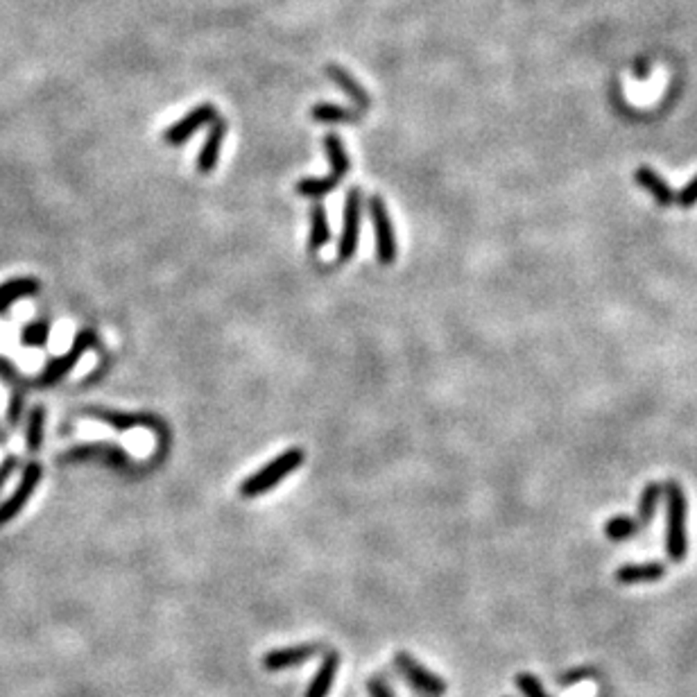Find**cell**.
Segmentation results:
<instances>
[{
  "mask_svg": "<svg viewBox=\"0 0 697 697\" xmlns=\"http://www.w3.org/2000/svg\"><path fill=\"white\" fill-rule=\"evenodd\" d=\"M666 494V552L670 561H684L688 555L686 537V496L679 482L668 481Z\"/></svg>",
  "mask_w": 697,
  "mask_h": 697,
  "instance_id": "6da1fadb",
  "label": "cell"
},
{
  "mask_svg": "<svg viewBox=\"0 0 697 697\" xmlns=\"http://www.w3.org/2000/svg\"><path fill=\"white\" fill-rule=\"evenodd\" d=\"M304 464V451L302 448H287L281 455L269 460L263 469L247 476L241 482V496L243 498H259V496L268 494L277 485H281L290 473L297 472Z\"/></svg>",
  "mask_w": 697,
  "mask_h": 697,
  "instance_id": "7a4b0ae2",
  "label": "cell"
},
{
  "mask_svg": "<svg viewBox=\"0 0 697 697\" xmlns=\"http://www.w3.org/2000/svg\"><path fill=\"white\" fill-rule=\"evenodd\" d=\"M360 216H363V190L354 186V189H348L347 198H344L342 234H340L338 243V260H342V263H348L358 250Z\"/></svg>",
  "mask_w": 697,
  "mask_h": 697,
  "instance_id": "3957f363",
  "label": "cell"
},
{
  "mask_svg": "<svg viewBox=\"0 0 697 697\" xmlns=\"http://www.w3.org/2000/svg\"><path fill=\"white\" fill-rule=\"evenodd\" d=\"M93 344H95L93 331L82 329L80 333L75 335V340L71 342V348H68L66 354L59 356V358H52L50 363L46 365L43 374L37 378V385L39 387H52V385H57L59 381H64V378L71 374V369L75 367L77 360H80L82 356H84L86 351L93 347Z\"/></svg>",
  "mask_w": 697,
  "mask_h": 697,
  "instance_id": "277c9868",
  "label": "cell"
},
{
  "mask_svg": "<svg viewBox=\"0 0 697 697\" xmlns=\"http://www.w3.org/2000/svg\"><path fill=\"white\" fill-rule=\"evenodd\" d=\"M369 217L374 222V236H376V259L381 265H392L396 260V236L392 226L390 211L381 195L369 198Z\"/></svg>",
  "mask_w": 697,
  "mask_h": 697,
  "instance_id": "5b68a950",
  "label": "cell"
},
{
  "mask_svg": "<svg viewBox=\"0 0 697 697\" xmlns=\"http://www.w3.org/2000/svg\"><path fill=\"white\" fill-rule=\"evenodd\" d=\"M394 664L396 668L401 670V675H403L417 691L424 693V695L442 697L444 693H446V682H444L437 673H433V670L426 668L424 664H419L410 652H396Z\"/></svg>",
  "mask_w": 697,
  "mask_h": 697,
  "instance_id": "8992f818",
  "label": "cell"
},
{
  "mask_svg": "<svg viewBox=\"0 0 697 697\" xmlns=\"http://www.w3.org/2000/svg\"><path fill=\"white\" fill-rule=\"evenodd\" d=\"M41 478H43L41 464H39V462H28L23 473H21V482L16 485L14 494H12L5 503L0 505V528L14 521V518L23 512V507L28 505V500L32 498V491L37 490Z\"/></svg>",
  "mask_w": 697,
  "mask_h": 697,
  "instance_id": "52a82bcc",
  "label": "cell"
},
{
  "mask_svg": "<svg viewBox=\"0 0 697 697\" xmlns=\"http://www.w3.org/2000/svg\"><path fill=\"white\" fill-rule=\"evenodd\" d=\"M216 119H217V109L213 107L211 102L198 104V107L190 109V111L186 113L184 119H180L177 123L170 125V128L165 129L163 141L172 147L184 146V143L190 141V138H193L195 134L199 132V129L207 128V125H211Z\"/></svg>",
  "mask_w": 697,
  "mask_h": 697,
  "instance_id": "ba28073f",
  "label": "cell"
},
{
  "mask_svg": "<svg viewBox=\"0 0 697 697\" xmlns=\"http://www.w3.org/2000/svg\"><path fill=\"white\" fill-rule=\"evenodd\" d=\"M322 646L320 643H299V646L290 648H278V650H269L263 657V668L265 670H286L295 668V666L306 664L308 659H313L315 655H320Z\"/></svg>",
  "mask_w": 697,
  "mask_h": 697,
  "instance_id": "9c48e42d",
  "label": "cell"
},
{
  "mask_svg": "<svg viewBox=\"0 0 697 697\" xmlns=\"http://www.w3.org/2000/svg\"><path fill=\"white\" fill-rule=\"evenodd\" d=\"M226 129H229V125H226L225 119H216L211 123V129H208L207 138H204L202 143V150H199L198 154V161H195L199 174H211L213 170H216L217 161H220L222 146H225Z\"/></svg>",
  "mask_w": 697,
  "mask_h": 697,
  "instance_id": "30bf717a",
  "label": "cell"
},
{
  "mask_svg": "<svg viewBox=\"0 0 697 697\" xmlns=\"http://www.w3.org/2000/svg\"><path fill=\"white\" fill-rule=\"evenodd\" d=\"M634 180L643 190H648V193L652 195V199H655L661 208H668L675 204L673 186H668V181H666L655 168H650V165H639L634 172Z\"/></svg>",
  "mask_w": 697,
  "mask_h": 697,
  "instance_id": "8fae6325",
  "label": "cell"
},
{
  "mask_svg": "<svg viewBox=\"0 0 697 697\" xmlns=\"http://www.w3.org/2000/svg\"><path fill=\"white\" fill-rule=\"evenodd\" d=\"M666 575V564L661 561H641V564H622L613 573L618 585H646V582H657Z\"/></svg>",
  "mask_w": 697,
  "mask_h": 697,
  "instance_id": "7c38bea8",
  "label": "cell"
},
{
  "mask_svg": "<svg viewBox=\"0 0 697 697\" xmlns=\"http://www.w3.org/2000/svg\"><path fill=\"white\" fill-rule=\"evenodd\" d=\"M326 75H329V80L333 82V84H338L340 89H342L344 93L348 95V98L354 100L356 107L358 109L372 107V98H369L367 89H365V86L360 84V82L356 80V77L351 75L347 68H342L340 64H329V66H326Z\"/></svg>",
  "mask_w": 697,
  "mask_h": 697,
  "instance_id": "4fadbf2b",
  "label": "cell"
},
{
  "mask_svg": "<svg viewBox=\"0 0 697 697\" xmlns=\"http://www.w3.org/2000/svg\"><path fill=\"white\" fill-rule=\"evenodd\" d=\"M93 457H102L107 464L111 467H125L129 464V455L123 451L120 446H109V444H93V446H80L73 448L64 455V462H73V460H93Z\"/></svg>",
  "mask_w": 697,
  "mask_h": 697,
  "instance_id": "5bb4252c",
  "label": "cell"
},
{
  "mask_svg": "<svg viewBox=\"0 0 697 697\" xmlns=\"http://www.w3.org/2000/svg\"><path fill=\"white\" fill-rule=\"evenodd\" d=\"M338 668H340V655L335 650H329L324 655V659H322L315 677H313L311 684H308L306 695L304 697H329L331 688H333L335 684Z\"/></svg>",
  "mask_w": 697,
  "mask_h": 697,
  "instance_id": "9a60e30c",
  "label": "cell"
},
{
  "mask_svg": "<svg viewBox=\"0 0 697 697\" xmlns=\"http://www.w3.org/2000/svg\"><path fill=\"white\" fill-rule=\"evenodd\" d=\"M311 119L324 125H356L363 120V113L335 102H317L311 109Z\"/></svg>",
  "mask_w": 697,
  "mask_h": 697,
  "instance_id": "2e32d148",
  "label": "cell"
},
{
  "mask_svg": "<svg viewBox=\"0 0 697 697\" xmlns=\"http://www.w3.org/2000/svg\"><path fill=\"white\" fill-rule=\"evenodd\" d=\"M86 415L93 417V419H100L102 424L111 426V428L116 430H132V428L159 430V424H156L152 417H146V415H125V412H109V410H86Z\"/></svg>",
  "mask_w": 697,
  "mask_h": 697,
  "instance_id": "e0dca14e",
  "label": "cell"
},
{
  "mask_svg": "<svg viewBox=\"0 0 697 697\" xmlns=\"http://www.w3.org/2000/svg\"><path fill=\"white\" fill-rule=\"evenodd\" d=\"M39 287L41 286H39L37 278L32 277H16L12 278V281L3 283V286H0V315H3L12 304L19 302V299H28L32 297V295H37Z\"/></svg>",
  "mask_w": 697,
  "mask_h": 697,
  "instance_id": "ac0fdd59",
  "label": "cell"
},
{
  "mask_svg": "<svg viewBox=\"0 0 697 697\" xmlns=\"http://www.w3.org/2000/svg\"><path fill=\"white\" fill-rule=\"evenodd\" d=\"M324 152H326V159H329L331 168H333V172L331 174H335V177L344 180V177L348 174V170H351V159H348L347 150H344L342 138H340L338 134H326Z\"/></svg>",
  "mask_w": 697,
  "mask_h": 697,
  "instance_id": "d6986e66",
  "label": "cell"
},
{
  "mask_svg": "<svg viewBox=\"0 0 697 697\" xmlns=\"http://www.w3.org/2000/svg\"><path fill=\"white\" fill-rule=\"evenodd\" d=\"M331 241V226L326 208L322 204H315L311 211V241H308V250L320 251L322 247L329 245Z\"/></svg>",
  "mask_w": 697,
  "mask_h": 697,
  "instance_id": "ffe728a7",
  "label": "cell"
},
{
  "mask_svg": "<svg viewBox=\"0 0 697 697\" xmlns=\"http://www.w3.org/2000/svg\"><path fill=\"white\" fill-rule=\"evenodd\" d=\"M340 181L342 180L335 177V174H326V177H306V180H302L297 184V193L308 199H320L324 198V195L333 193V190L340 186Z\"/></svg>",
  "mask_w": 697,
  "mask_h": 697,
  "instance_id": "44dd1931",
  "label": "cell"
},
{
  "mask_svg": "<svg viewBox=\"0 0 697 697\" xmlns=\"http://www.w3.org/2000/svg\"><path fill=\"white\" fill-rule=\"evenodd\" d=\"M43 433H46V408H43V405H37V408L30 412L28 433H25V444H28L30 453L41 451Z\"/></svg>",
  "mask_w": 697,
  "mask_h": 697,
  "instance_id": "7402d4cb",
  "label": "cell"
},
{
  "mask_svg": "<svg viewBox=\"0 0 697 697\" xmlns=\"http://www.w3.org/2000/svg\"><path fill=\"white\" fill-rule=\"evenodd\" d=\"M641 528V523L636 521L631 516H612L607 523H604V534L612 542H625V539H631Z\"/></svg>",
  "mask_w": 697,
  "mask_h": 697,
  "instance_id": "603a6c76",
  "label": "cell"
},
{
  "mask_svg": "<svg viewBox=\"0 0 697 697\" xmlns=\"http://www.w3.org/2000/svg\"><path fill=\"white\" fill-rule=\"evenodd\" d=\"M661 496H664V487H661L659 482H650V485L643 490L641 500H639V523H641V525H648V523L655 518L657 505H659Z\"/></svg>",
  "mask_w": 697,
  "mask_h": 697,
  "instance_id": "cb8c5ba5",
  "label": "cell"
},
{
  "mask_svg": "<svg viewBox=\"0 0 697 697\" xmlns=\"http://www.w3.org/2000/svg\"><path fill=\"white\" fill-rule=\"evenodd\" d=\"M48 340H50V324H48L46 320L32 322V324L25 326L23 333H21V342H23L25 347H46Z\"/></svg>",
  "mask_w": 697,
  "mask_h": 697,
  "instance_id": "d4e9b609",
  "label": "cell"
},
{
  "mask_svg": "<svg viewBox=\"0 0 697 697\" xmlns=\"http://www.w3.org/2000/svg\"><path fill=\"white\" fill-rule=\"evenodd\" d=\"M516 686L525 697H551L546 693V688H543V684L530 673H518L516 675Z\"/></svg>",
  "mask_w": 697,
  "mask_h": 697,
  "instance_id": "484cf974",
  "label": "cell"
},
{
  "mask_svg": "<svg viewBox=\"0 0 697 697\" xmlns=\"http://www.w3.org/2000/svg\"><path fill=\"white\" fill-rule=\"evenodd\" d=\"M675 204L682 208H693L697 204V174L693 177L691 181H688L686 186H684L682 190H679L677 195H675Z\"/></svg>",
  "mask_w": 697,
  "mask_h": 697,
  "instance_id": "4316f807",
  "label": "cell"
},
{
  "mask_svg": "<svg viewBox=\"0 0 697 697\" xmlns=\"http://www.w3.org/2000/svg\"><path fill=\"white\" fill-rule=\"evenodd\" d=\"M25 408V396L21 392H14L10 401V408H7V424L10 426H19L21 415H23Z\"/></svg>",
  "mask_w": 697,
  "mask_h": 697,
  "instance_id": "83f0119b",
  "label": "cell"
},
{
  "mask_svg": "<svg viewBox=\"0 0 697 697\" xmlns=\"http://www.w3.org/2000/svg\"><path fill=\"white\" fill-rule=\"evenodd\" d=\"M16 467H19V457L16 455H7L5 460L0 462V491L7 485V481H10V476L14 473Z\"/></svg>",
  "mask_w": 697,
  "mask_h": 697,
  "instance_id": "f1b7e54d",
  "label": "cell"
},
{
  "mask_svg": "<svg viewBox=\"0 0 697 697\" xmlns=\"http://www.w3.org/2000/svg\"><path fill=\"white\" fill-rule=\"evenodd\" d=\"M367 691H369V697H394V693H392V688L387 686L385 682H383L381 677H372L367 682Z\"/></svg>",
  "mask_w": 697,
  "mask_h": 697,
  "instance_id": "f546056e",
  "label": "cell"
},
{
  "mask_svg": "<svg viewBox=\"0 0 697 697\" xmlns=\"http://www.w3.org/2000/svg\"><path fill=\"white\" fill-rule=\"evenodd\" d=\"M7 442V433L3 428H0V444H5Z\"/></svg>",
  "mask_w": 697,
  "mask_h": 697,
  "instance_id": "4dcf8cb0",
  "label": "cell"
}]
</instances>
